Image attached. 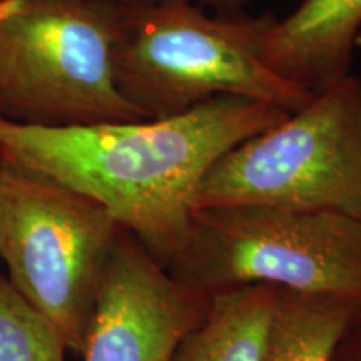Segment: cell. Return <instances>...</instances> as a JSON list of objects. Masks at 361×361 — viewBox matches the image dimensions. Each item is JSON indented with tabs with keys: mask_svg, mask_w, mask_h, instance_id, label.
<instances>
[{
	"mask_svg": "<svg viewBox=\"0 0 361 361\" xmlns=\"http://www.w3.org/2000/svg\"><path fill=\"white\" fill-rule=\"evenodd\" d=\"M288 114L221 96L168 119L44 128L0 117V156L101 202L168 268L186 245L211 166Z\"/></svg>",
	"mask_w": 361,
	"mask_h": 361,
	"instance_id": "1",
	"label": "cell"
},
{
	"mask_svg": "<svg viewBox=\"0 0 361 361\" xmlns=\"http://www.w3.org/2000/svg\"><path fill=\"white\" fill-rule=\"evenodd\" d=\"M276 17L209 16L194 0L119 6L114 64L124 97L146 119H168L233 96L303 109L316 94L268 69L263 42Z\"/></svg>",
	"mask_w": 361,
	"mask_h": 361,
	"instance_id": "2",
	"label": "cell"
},
{
	"mask_svg": "<svg viewBox=\"0 0 361 361\" xmlns=\"http://www.w3.org/2000/svg\"><path fill=\"white\" fill-rule=\"evenodd\" d=\"M119 6L0 0V117L66 128L146 119L116 80Z\"/></svg>",
	"mask_w": 361,
	"mask_h": 361,
	"instance_id": "3",
	"label": "cell"
},
{
	"mask_svg": "<svg viewBox=\"0 0 361 361\" xmlns=\"http://www.w3.org/2000/svg\"><path fill=\"white\" fill-rule=\"evenodd\" d=\"M168 269L207 293L263 283L361 303V216L259 206L197 209Z\"/></svg>",
	"mask_w": 361,
	"mask_h": 361,
	"instance_id": "4",
	"label": "cell"
},
{
	"mask_svg": "<svg viewBox=\"0 0 361 361\" xmlns=\"http://www.w3.org/2000/svg\"><path fill=\"white\" fill-rule=\"evenodd\" d=\"M119 231L101 202L2 157L0 258L7 279L78 356Z\"/></svg>",
	"mask_w": 361,
	"mask_h": 361,
	"instance_id": "5",
	"label": "cell"
},
{
	"mask_svg": "<svg viewBox=\"0 0 361 361\" xmlns=\"http://www.w3.org/2000/svg\"><path fill=\"white\" fill-rule=\"evenodd\" d=\"M229 206L361 216V78L348 75L224 152L192 209Z\"/></svg>",
	"mask_w": 361,
	"mask_h": 361,
	"instance_id": "6",
	"label": "cell"
},
{
	"mask_svg": "<svg viewBox=\"0 0 361 361\" xmlns=\"http://www.w3.org/2000/svg\"><path fill=\"white\" fill-rule=\"evenodd\" d=\"M211 293L176 279L134 234L112 245L82 350L84 361H173L200 324Z\"/></svg>",
	"mask_w": 361,
	"mask_h": 361,
	"instance_id": "7",
	"label": "cell"
},
{
	"mask_svg": "<svg viewBox=\"0 0 361 361\" xmlns=\"http://www.w3.org/2000/svg\"><path fill=\"white\" fill-rule=\"evenodd\" d=\"M361 0H305L284 20H274L261 57L268 69L313 94L351 75Z\"/></svg>",
	"mask_w": 361,
	"mask_h": 361,
	"instance_id": "8",
	"label": "cell"
},
{
	"mask_svg": "<svg viewBox=\"0 0 361 361\" xmlns=\"http://www.w3.org/2000/svg\"><path fill=\"white\" fill-rule=\"evenodd\" d=\"M278 286L243 284L211 293L204 319L179 343L173 361H263Z\"/></svg>",
	"mask_w": 361,
	"mask_h": 361,
	"instance_id": "9",
	"label": "cell"
},
{
	"mask_svg": "<svg viewBox=\"0 0 361 361\" xmlns=\"http://www.w3.org/2000/svg\"><path fill=\"white\" fill-rule=\"evenodd\" d=\"M361 303L278 288L263 361H329Z\"/></svg>",
	"mask_w": 361,
	"mask_h": 361,
	"instance_id": "10",
	"label": "cell"
},
{
	"mask_svg": "<svg viewBox=\"0 0 361 361\" xmlns=\"http://www.w3.org/2000/svg\"><path fill=\"white\" fill-rule=\"evenodd\" d=\"M66 351L59 329L0 274V361H64Z\"/></svg>",
	"mask_w": 361,
	"mask_h": 361,
	"instance_id": "11",
	"label": "cell"
},
{
	"mask_svg": "<svg viewBox=\"0 0 361 361\" xmlns=\"http://www.w3.org/2000/svg\"><path fill=\"white\" fill-rule=\"evenodd\" d=\"M329 361H361V308L343 331Z\"/></svg>",
	"mask_w": 361,
	"mask_h": 361,
	"instance_id": "12",
	"label": "cell"
},
{
	"mask_svg": "<svg viewBox=\"0 0 361 361\" xmlns=\"http://www.w3.org/2000/svg\"><path fill=\"white\" fill-rule=\"evenodd\" d=\"M201 7H211L218 13H236L246 6L250 0H194Z\"/></svg>",
	"mask_w": 361,
	"mask_h": 361,
	"instance_id": "13",
	"label": "cell"
},
{
	"mask_svg": "<svg viewBox=\"0 0 361 361\" xmlns=\"http://www.w3.org/2000/svg\"><path fill=\"white\" fill-rule=\"evenodd\" d=\"M102 2H111V4H117V6H133V4L146 2V0H102Z\"/></svg>",
	"mask_w": 361,
	"mask_h": 361,
	"instance_id": "14",
	"label": "cell"
},
{
	"mask_svg": "<svg viewBox=\"0 0 361 361\" xmlns=\"http://www.w3.org/2000/svg\"><path fill=\"white\" fill-rule=\"evenodd\" d=\"M356 51H361V30H360L358 37H356Z\"/></svg>",
	"mask_w": 361,
	"mask_h": 361,
	"instance_id": "15",
	"label": "cell"
},
{
	"mask_svg": "<svg viewBox=\"0 0 361 361\" xmlns=\"http://www.w3.org/2000/svg\"><path fill=\"white\" fill-rule=\"evenodd\" d=\"M0 162H2V157H0Z\"/></svg>",
	"mask_w": 361,
	"mask_h": 361,
	"instance_id": "16",
	"label": "cell"
}]
</instances>
